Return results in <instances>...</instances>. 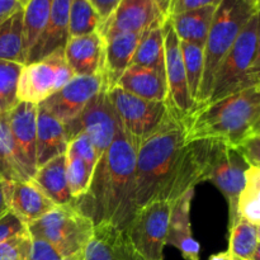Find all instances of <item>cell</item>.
Here are the masks:
<instances>
[{
  "label": "cell",
  "mask_w": 260,
  "mask_h": 260,
  "mask_svg": "<svg viewBox=\"0 0 260 260\" xmlns=\"http://www.w3.org/2000/svg\"><path fill=\"white\" fill-rule=\"evenodd\" d=\"M213 142L187 141L184 122L168 108L160 126L136 150L137 211L155 201L170 205L205 182Z\"/></svg>",
  "instance_id": "cell-1"
},
{
  "label": "cell",
  "mask_w": 260,
  "mask_h": 260,
  "mask_svg": "<svg viewBox=\"0 0 260 260\" xmlns=\"http://www.w3.org/2000/svg\"><path fill=\"white\" fill-rule=\"evenodd\" d=\"M136 150L118 122L113 141L94 168L88 192L74 200L94 225L109 222L126 230L137 212Z\"/></svg>",
  "instance_id": "cell-2"
},
{
  "label": "cell",
  "mask_w": 260,
  "mask_h": 260,
  "mask_svg": "<svg viewBox=\"0 0 260 260\" xmlns=\"http://www.w3.org/2000/svg\"><path fill=\"white\" fill-rule=\"evenodd\" d=\"M183 122L187 141L207 140L236 149L260 136V86L206 104Z\"/></svg>",
  "instance_id": "cell-3"
},
{
  "label": "cell",
  "mask_w": 260,
  "mask_h": 260,
  "mask_svg": "<svg viewBox=\"0 0 260 260\" xmlns=\"http://www.w3.org/2000/svg\"><path fill=\"white\" fill-rule=\"evenodd\" d=\"M259 13V3L254 0H221L216 7L210 32L203 47V74L197 102L192 112L208 102L215 74L246 23Z\"/></svg>",
  "instance_id": "cell-4"
},
{
  "label": "cell",
  "mask_w": 260,
  "mask_h": 260,
  "mask_svg": "<svg viewBox=\"0 0 260 260\" xmlns=\"http://www.w3.org/2000/svg\"><path fill=\"white\" fill-rule=\"evenodd\" d=\"M259 24V13H256L221 61L207 104L245 89L260 86Z\"/></svg>",
  "instance_id": "cell-5"
},
{
  "label": "cell",
  "mask_w": 260,
  "mask_h": 260,
  "mask_svg": "<svg viewBox=\"0 0 260 260\" xmlns=\"http://www.w3.org/2000/svg\"><path fill=\"white\" fill-rule=\"evenodd\" d=\"M30 238L48 241L62 256L85 249L94 230V222L75 205L56 206L43 217L27 226Z\"/></svg>",
  "instance_id": "cell-6"
},
{
  "label": "cell",
  "mask_w": 260,
  "mask_h": 260,
  "mask_svg": "<svg viewBox=\"0 0 260 260\" xmlns=\"http://www.w3.org/2000/svg\"><path fill=\"white\" fill-rule=\"evenodd\" d=\"M107 95L119 126L136 147L160 126L168 113L167 102L146 101L118 86L107 90Z\"/></svg>",
  "instance_id": "cell-7"
},
{
  "label": "cell",
  "mask_w": 260,
  "mask_h": 260,
  "mask_svg": "<svg viewBox=\"0 0 260 260\" xmlns=\"http://www.w3.org/2000/svg\"><path fill=\"white\" fill-rule=\"evenodd\" d=\"M63 48L36 62L25 63L18 80V102L41 104L74 78Z\"/></svg>",
  "instance_id": "cell-8"
},
{
  "label": "cell",
  "mask_w": 260,
  "mask_h": 260,
  "mask_svg": "<svg viewBox=\"0 0 260 260\" xmlns=\"http://www.w3.org/2000/svg\"><path fill=\"white\" fill-rule=\"evenodd\" d=\"M170 212L169 202L155 201L140 208L124 230L144 260H164Z\"/></svg>",
  "instance_id": "cell-9"
},
{
  "label": "cell",
  "mask_w": 260,
  "mask_h": 260,
  "mask_svg": "<svg viewBox=\"0 0 260 260\" xmlns=\"http://www.w3.org/2000/svg\"><path fill=\"white\" fill-rule=\"evenodd\" d=\"M248 168L235 147L213 142L203 180L213 183L225 196L229 205V229L238 221V198L245 183Z\"/></svg>",
  "instance_id": "cell-10"
},
{
  "label": "cell",
  "mask_w": 260,
  "mask_h": 260,
  "mask_svg": "<svg viewBox=\"0 0 260 260\" xmlns=\"http://www.w3.org/2000/svg\"><path fill=\"white\" fill-rule=\"evenodd\" d=\"M63 126L68 141L80 132L88 135L95 147L99 160L112 144L118 128V118L107 95L106 86L103 85V88L89 101L85 108L74 121Z\"/></svg>",
  "instance_id": "cell-11"
},
{
  "label": "cell",
  "mask_w": 260,
  "mask_h": 260,
  "mask_svg": "<svg viewBox=\"0 0 260 260\" xmlns=\"http://www.w3.org/2000/svg\"><path fill=\"white\" fill-rule=\"evenodd\" d=\"M165 19L155 0H121L109 17L102 20L98 33L107 41L121 33L144 32L162 24Z\"/></svg>",
  "instance_id": "cell-12"
},
{
  "label": "cell",
  "mask_w": 260,
  "mask_h": 260,
  "mask_svg": "<svg viewBox=\"0 0 260 260\" xmlns=\"http://www.w3.org/2000/svg\"><path fill=\"white\" fill-rule=\"evenodd\" d=\"M165 48V81H167V106L177 116L185 118L193 109L183 65L179 38L175 35L169 19L162 24Z\"/></svg>",
  "instance_id": "cell-13"
},
{
  "label": "cell",
  "mask_w": 260,
  "mask_h": 260,
  "mask_svg": "<svg viewBox=\"0 0 260 260\" xmlns=\"http://www.w3.org/2000/svg\"><path fill=\"white\" fill-rule=\"evenodd\" d=\"M103 85V71L90 76H74L60 90L38 106L52 114L62 124H68L81 113Z\"/></svg>",
  "instance_id": "cell-14"
},
{
  "label": "cell",
  "mask_w": 260,
  "mask_h": 260,
  "mask_svg": "<svg viewBox=\"0 0 260 260\" xmlns=\"http://www.w3.org/2000/svg\"><path fill=\"white\" fill-rule=\"evenodd\" d=\"M37 113V104L25 103V102H19L12 111L8 112L10 134L22 156L25 173L29 179H32L37 172V162H36Z\"/></svg>",
  "instance_id": "cell-15"
},
{
  "label": "cell",
  "mask_w": 260,
  "mask_h": 260,
  "mask_svg": "<svg viewBox=\"0 0 260 260\" xmlns=\"http://www.w3.org/2000/svg\"><path fill=\"white\" fill-rule=\"evenodd\" d=\"M84 260H144L132 246L126 231L109 222L94 225L84 249Z\"/></svg>",
  "instance_id": "cell-16"
},
{
  "label": "cell",
  "mask_w": 260,
  "mask_h": 260,
  "mask_svg": "<svg viewBox=\"0 0 260 260\" xmlns=\"http://www.w3.org/2000/svg\"><path fill=\"white\" fill-rule=\"evenodd\" d=\"M71 0H53L50 17L25 57V63L36 62L60 48H65L69 40V9ZM24 63V65H25Z\"/></svg>",
  "instance_id": "cell-17"
},
{
  "label": "cell",
  "mask_w": 260,
  "mask_h": 260,
  "mask_svg": "<svg viewBox=\"0 0 260 260\" xmlns=\"http://www.w3.org/2000/svg\"><path fill=\"white\" fill-rule=\"evenodd\" d=\"M63 52L75 76H90L103 71L104 42L98 32L69 38Z\"/></svg>",
  "instance_id": "cell-18"
},
{
  "label": "cell",
  "mask_w": 260,
  "mask_h": 260,
  "mask_svg": "<svg viewBox=\"0 0 260 260\" xmlns=\"http://www.w3.org/2000/svg\"><path fill=\"white\" fill-rule=\"evenodd\" d=\"M194 190L188 192L172 205L167 245L174 246L185 260H200V244L196 241L190 225V206Z\"/></svg>",
  "instance_id": "cell-19"
},
{
  "label": "cell",
  "mask_w": 260,
  "mask_h": 260,
  "mask_svg": "<svg viewBox=\"0 0 260 260\" xmlns=\"http://www.w3.org/2000/svg\"><path fill=\"white\" fill-rule=\"evenodd\" d=\"M145 32V30H144ZM144 32L121 33L104 42L103 76L107 90L117 85L122 74L131 65L137 46Z\"/></svg>",
  "instance_id": "cell-20"
},
{
  "label": "cell",
  "mask_w": 260,
  "mask_h": 260,
  "mask_svg": "<svg viewBox=\"0 0 260 260\" xmlns=\"http://www.w3.org/2000/svg\"><path fill=\"white\" fill-rule=\"evenodd\" d=\"M55 207V203L32 179L12 183L10 211L25 226L40 220Z\"/></svg>",
  "instance_id": "cell-21"
},
{
  "label": "cell",
  "mask_w": 260,
  "mask_h": 260,
  "mask_svg": "<svg viewBox=\"0 0 260 260\" xmlns=\"http://www.w3.org/2000/svg\"><path fill=\"white\" fill-rule=\"evenodd\" d=\"M65 126L46 109L38 106L37 139H36V162L37 169L68 150Z\"/></svg>",
  "instance_id": "cell-22"
},
{
  "label": "cell",
  "mask_w": 260,
  "mask_h": 260,
  "mask_svg": "<svg viewBox=\"0 0 260 260\" xmlns=\"http://www.w3.org/2000/svg\"><path fill=\"white\" fill-rule=\"evenodd\" d=\"M124 91L146 101L167 102V81L151 69L139 65H129L117 85Z\"/></svg>",
  "instance_id": "cell-23"
},
{
  "label": "cell",
  "mask_w": 260,
  "mask_h": 260,
  "mask_svg": "<svg viewBox=\"0 0 260 260\" xmlns=\"http://www.w3.org/2000/svg\"><path fill=\"white\" fill-rule=\"evenodd\" d=\"M32 180L56 206L70 205L74 202L66 179L65 154L38 168Z\"/></svg>",
  "instance_id": "cell-24"
},
{
  "label": "cell",
  "mask_w": 260,
  "mask_h": 260,
  "mask_svg": "<svg viewBox=\"0 0 260 260\" xmlns=\"http://www.w3.org/2000/svg\"><path fill=\"white\" fill-rule=\"evenodd\" d=\"M216 7H206L168 17L179 41L205 47Z\"/></svg>",
  "instance_id": "cell-25"
},
{
  "label": "cell",
  "mask_w": 260,
  "mask_h": 260,
  "mask_svg": "<svg viewBox=\"0 0 260 260\" xmlns=\"http://www.w3.org/2000/svg\"><path fill=\"white\" fill-rule=\"evenodd\" d=\"M162 24H156L145 30L135 51L131 63L151 69L165 79V48Z\"/></svg>",
  "instance_id": "cell-26"
},
{
  "label": "cell",
  "mask_w": 260,
  "mask_h": 260,
  "mask_svg": "<svg viewBox=\"0 0 260 260\" xmlns=\"http://www.w3.org/2000/svg\"><path fill=\"white\" fill-rule=\"evenodd\" d=\"M0 175L13 183L29 180L22 156L10 134L8 113L0 114Z\"/></svg>",
  "instance_id": "cell-27"
},
{
  "label": "cell",
  "mask_w": 260,
  "mask_h": 260,
  "mask_svg": "<svg viewBox=\"0 0 260 260\" xmlns=\"http://www.w3.org/2000/svg\"><path fill=\"white\" fill-rule=\"evenodd\" d=\"M0 60L25 63L23 8L15 10L0 24Z\"/></svg>",
  "instance_id": "cell-28"
},
{
  "label": "cell",
  "mask_w": 260,
  "mask_h": 260,
  "mask_svg": "<svg viewBox=\"0 0 260 260\" xmlns=\"http://www.w3.org/2000/svg\"><path fill=\"white\" fill-rule=\"evenodd\" d=\"M228 253L233 260H260L259 226L239 218L230 229Z\"/></svg>",
  "instance_id": "cell-29"
},
{
  "label": "cell",
  "mask_w": 260,
  "mask_h": 260,
  "mask_svg": "<svg viewBox=\"0 0 260 260\" xmlns=\"http://www.w3.org/2000/svg\"><path fill=\"white\" fill-rule=\"evenodd\" d=\"M244 218L254 225H260V168L249 167L245 172V183L238 198V220Z\"/></svg>",
  "instance_id": "cell-30"
},
{
  "label": "cell",
  "mask_w": 260,
  "mask_h": 260,
  "mask_svg": "<svg viewBox=\"0 0 260 260\" xmlns=\"http://www.w3.org/2000/svg\"><path fill=\"white\" fill-rule=\"evenodd\" d=\"M52 2L53 0H29L23 8V38L25 57L47 23Z\"/></svg>",
  "instance_id": "cell-31"
},
{
  "label": "cell",
  "mask_w": 260,
  "mask_h": 260,
  "mask_svg": "<svg viewBox=\"0 0 260 260\" xmlns=\"http://www.w3.org/2000/svg\"><path fill=\"white\" fill-rule=\"evenodd\" d=\"M102 19L89 0H71L69 9V38L98 32Z\"/></svg>",
  "instance_id": "cell-32"
},
{
  "label": "cell",
  "mask_w": 260,
  "mask_h": 260,
  "mask_svg": "<svg viewBox=\"0 0 260 260\" xmlns=\"http://www.w3.org/2000/svg\"><path fill=\"white\" fill-rule=\"evenodd\" d=\"M179 42L188 90H189V95L192 98L193 107H194L196 102H197L198 91H200L201 81H202L203 47L194 45V43L184 42V41H179Z\"/></svg>",
  "instance_id": "cell-33"
},
{
  "label": "cell",
  "mask_w": 260,
  "mask_h": 260,
  "mask_svg": "<svg viewBox=\"0 0 260 260\" xmlns=\"http://www.w3.org/2000/svg\"><path fill=\"white\" fill-rule=\"evenodd\" d=\"M65 156L66 179H68L69 190H70L71 197L76 200L88 192L94 172L71 147L68 146Z\"/></svg>",
  "instance_id": "cell-34"
},
{
  "label": "cell",
  "mask_w": 260,
  "mask_h": 260,
  "mask_svg": "<svg viewBox=\"0 0 260 260\" xmlns=\"http://www.w3.org/2000/svg\"><path fill=\"white\" fill-rule=\"evenodd\" d=\"M22 68V63L0 60V114L8 113L19 103L17 89Z\"/></svg>",
  "instance_id": "cell-35"
},
{
  "label": "cell",
  "mask_w": 260,
  "mask_h": 260,
  "mask_svg": "<svg viewBox=\"0 0 260 260\" xmlns=\"http://www.w3.org/2000/svg\"><path fill=\"white\" fill-rule=\"evenodd\" d=\"M32 238L28 230L0 244V260H29Z\"/></svg>",
  "instance_id": "cell-36"
},
{
  "label": "cell",
  "mask_w": 260,
  "mask_h": 260,
  "mask_svg": "<svg viewBox=\"0 0 260 260\" xmlns=\"http://www.w3.org/2000/svg\"><path fill=\"white\" fill-rule=\"evenodd\" d=\"M68 146L71 147L83 159V161L94 172V168H95L96 162H98V154H96L95 147H94L93 142L90 141L88 135L80 132V134H78L74 139L69 141Z\"/></svg>",
  "instance_id": "cell-37"
},
{
  "label": "cell",
  "mask_w": 260,
  "mask_h": 260,
  "mask_svg": "<svg viewBox=\"0 0 260 260\" xmlns=\"http://www.w3.org/2000/svg\"><path fill=\"white\" fill-rule=\"evenodd\" d=\"M27 231V226L9 211L0 218V244Z\"/></svg>",
  "instance_id": "cell-38"
},
{
  "label": "cell",
  "mask_w": 260,
  "mask_h": 260,
  "mask_svg": "<svg viewBox=\"0 0 260 260\" xmlns=\"http://www.w3.org/2000/svg\"><path fill=\"white\" fill-rule=\"evenodd\" d=\"M61 256L62 255L48 241L40 238H32L29 260H56Z\"/></svg>",
  "instance_id": "cell-39"
},
{
  "label": "cell",
  "mask_w": 260,
  "mask_h": 260,
  "mask_svg": "<svg viewBox=\"0 0 260 260\" xmlns=\"http://www.w3.org/2000/svg\"><path fill=\"white\" fill-rule=\"evenodd\" d=\"M220 3L221 0H172L168 17L179 14V13L189 12V10L201 9V8L217 7Z\"/></svg>",
  "instance_id": "cell-40"
},
{
  "label": "cell",
  "mask_w": 260,
  "mask_h": 260,
  "mask_svg": "<svg viewBox=\"0 0 260 260\" xmlns=\"http://www.w3.org/2000/svg\"><path fill=\"white\" fill-rule=\"evenodd\" d=\"M249 167L260 168V136L248 140L236 147Z\"/></svg>",
  "instance_id": "cell-41"
},
{
  "label": "cell",
  "mask_w": 260,
  "mask_h": 260,
  "mask_svg": "<svg viewBox=\"0 0 260 260\" xmlns=\"http://www.w3.org/2000/svg\"><path fill=\"white\" fill-rule=\"evenodd\" d=\"M12 183L0 175V218L10 211V189Z\"/></svg>",
  "instance_id": "cell-42"
},
{
  "label": "cell",
  "mask_w": 260,
  "mask_h": 260,
  "mask_svg": "<svg viewBox=\"0 0 260 260\" xmlns=\"http://www.w3.org/2000/svg\"><path fill=\"white\" fill-rule=\"evenodd\" d=\"M121 0H89L93 8L95 9V12L98 13V15L101 17L102 20H104L106 18L109 17L112 12L116 9L117 5L119 4Z\"/></svg>",
  "instance_id": "cell-43"
},
{
  "label": "cell",
  "mask_w": 260,
  "mask_h": 260,
  "mask_svg": "<svg viewBox=\"0 0 260 260\" xmlns=\"http://www.w3.org/2000/svg\"><path fill=\"white\" fill-rule=\"evenodd\" d=\"M20 7L17 0H0V18L9 17Z\"/></svg>",
  "instance_id": "cell-44"
},
{
  "label": "cell",
  "mask_w": 260,
  "mask_h": 260,
  "mask_svg": "<svg viewBox=\"0 0 260 260\" xmlns=\"http://www.w3.org/2000/svg\"><path fill=\"white\" fill-rule=\"evenodd\" d=\"M155 3H156V5L159 7V9L161 10L164 17L168 18V13H169V7L172 0H155Z\"/></svg>",
  "instance_id": "cell-45"
},
{
  "label": "cell",
  "mask_w": 260,
  "mask_h": 260,
  "mask_svg": "<svg viewBox=\"0 0 260 260\" xmlns=\"http://www.w3.org/2000/svg\"><path fill=\"white\" fill-rule=\"evenodd\" d=\"M56 260H84V250L78 251V253L70 254V255L61 256V258H58Z\"/></svg>",
  "instance_id": "cell-46"
},
{
  "label": "cell",
  "mask_w": 260,
  "mask_h": 260,
  "mask_svg": "<svg viewBox=\"0 0 260 260\" xmlns=\"http://www.w3.org/2000/svg\"><path fill=\"white\" fill-rule=\"evenodd\" d=\"M208 260H233V259H231L230 254H229L228 251H222V253H217L215 254V255H212Z\"/></svg>",
  "instance_id": "cell-47"
},
{
  "label": "cell",
  "mask_w": 260,
  "mask_h": 260,
  "mask_svg": "<svg viewBox=\"0 0 260 260\" xmlns=\"http://www.w3.org/2000/svg\"><path fill=\"white\" fill-rule=\"evenodd\" d=\"M17 2H18V4L20 5V7H22V8H24L25 5L28 4V2H29V0H17Z\"/></svg>",
  "instance_id": "cell-48"
},
{
  "label": "cell",
  "mask_w": 260,
  "mask_h": 260,
  "mask_svg": "<svg viewBox=\"0 0 260 260\" xmlns=\"http://www.w3.org/2000/svg\"><path fill=\"white\" fill-rule=\"evenodd\" d=\"M7 18H8V17H5V18H0V24H2V23H3V22H4V20H5V19H7Z\"/></svg>",
  "instance_id": "cell-49"
},
{
  "label": "cell",
  "mask_w": 260,
  "mask_h": 260,
  "mask_svg": "<svg viewBox=\"0 0 260 260\" xmlns=\"http://www.w3.org/2000/svg\"><path fill=\"white\" fill-rule=\"evenodd\" d=\"M254 2H256V3H260V0H254Z\"/></svg>",
  "instance_id": "cell-50"
}]
</instances>
